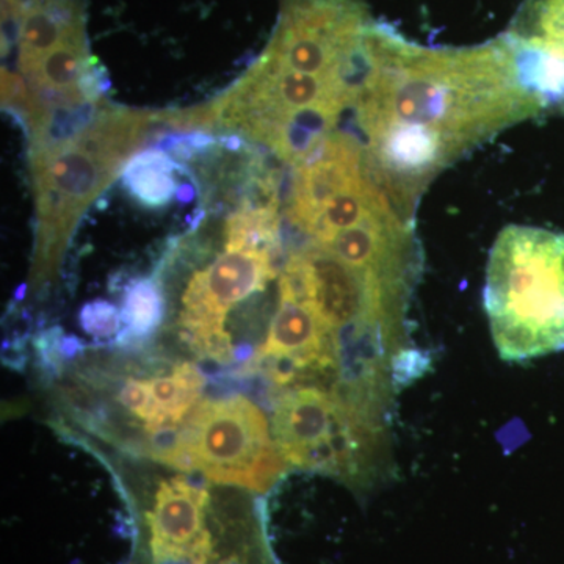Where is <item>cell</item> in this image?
<instances>
[{
	"mask_svg": "<svg viewBox=\"0 0 564 564\" xmlns=\"http://www.w3.org/2000/svg\"><path fill=\"white\" fill-rule=\"evenodd\" d=\"M351 109L375 177L413 221L440 174L507 129L541 117L500 36L432 47L377 21Z\"/></svg>",
	"mask_w": 564,
	"mask_h": 564,
	"instance_id": "6da1fadb",
	"label": "cell"
},
{
	"mask_svg": "<svg viewBox=\"0 0 564 564\" xmlns=\"http://www.w3.org/2000/svg\"><path fill=\"white\" fill-rule=\"evenodd\" d=\"M163 113L101 107L80 131L32 150L36 204L33 278L50 280L79 218L109 187Z\"/></svg>",
	"mask_w": 564,
	"mask_h": 564,
	"instance_id": "7a4b0ae2",
	"label": "cell"
},
{
	"mask_svg": "<svg viewBox=\"0 0 564 564\" xmlns=\"http://www.w3.org/2000/svg\"><path fill=\"white\" fill-rule=\"evenodd\" d=\"M484 304L503 361L564 350V234L510 225L486 265Z\"/></svg>",
	"mask_w": 564,
	"mask_h": 564,
	"instance_id": "3957f363",
	"label": "cell"
},
{
	"mask_svg": "<svg viewBox=\"0 0 564 564\" xmlns=\"http://www.w3.org/2000/svg\"><path fill=\"white\" fill-rule=\"evenodd\" d=\"M159 459L196 470L215 484L263 492L276 484L284 459L265 415L242 395L207 400L193 410Z\"/></svg>",
	"mask_w": 564,
	"mask_h": 564,
	"instance_id": "277c9868",
	"label": "cell"
},
{
	"mask_svg": "<svg viewBox=\"0 0 564 564\" xmlns=\"http://www.w3.org/2000/svg\"><path fill=\"white\" fill-rule=\"evenodd\" d=\"M273 434L285 463L340 477L369 473L380 444V426L358 389H291L274 410Z\"/></svg>",
	"mask_w": 564,
	"mask_h": 564,
	"instance_id": "5b68a950",
	"label": "cell"
},
{
	"mask_svg": "<svg viewBox=\"0 0 564 564\" xmlns=\"http://www.w3.org/2000/svg\"><path fill=\"white\" fill-rule=\"evenodd\" d=\"M408 295L313 242L289 254L280 280V299L310 307L337 337L350 329L372 333L380 340L393 336Z\"/></svg>",
	"mask_w": 564,
	"mask_h": 564,
	"instance_id": "8992f818",
	"label": "cell"
},
{
	"mask_svg": "<svg viewBox=\"0 0 564 564\" xmlns=\"http://www.w3.org/2000/svg\"><path fill=\"white\" fill-rule=\"evenodd\" d=\"M281 250H225L188 282L182 296V336L203 358L231 362L234 347L226 317L236 304L263 291L276 276Z\"/></svg>",
	"mask_w": 564,
	"mask_h": 564,
	"instance_id": "52a82bcc",
	"label": "cell"
},
{
	"mask_svg": "<svg viewBox=\"0 0 564 564\" xmlns=\"http://www.w3.org/2000/svg\"><path fill=\"white\" fill-rule=\"evenodd\" d=\"M541 115H564V0H522L500 35Z\"/></svg>",
	"mask_w": 564,
	"mask_h": 564,
	"instance_id": "ba28073f",
	"label": "cell"
},
{
	"mask_svg": "<svg viewBox=\"0 0 564 564\" xmlns=\"http://www.w3.org/2000/svg\"><path fill=\"white\" fill-rule=\"evenodd\" d=\"M248 364L265 367L276 384L296 383L339 367V337L310 307L280 299L269 336Z\"/></svg>",
	"mask_w": 564,
	"mask_h": 564,
	"instance_id": "9c48e42d",
	"label": "cell"
},
{
	"mask_svg": "<svg viewBox=\"0 0 564 564\" xmlns=\"http://www.w3.org/2000/svg\"><path fill=\"white\" fill-rule=\"evenodd\" d=\"M209 492L185 477L163 481L148 514L155 564H207L214 541L206 527Z\"/></svg>",
	"mask_w": 564,
	"mask_h": 564,
	"instance_id": "30bf717a",
	"label": "cell"
},
{
	"mask_svg": "<svg viewBox=\"0 0 564 564\" xmlns=\"http://www.w3.org/2000/svg\"><path fill=\"white\" fill-rule=\"evenodd\" d=\"M177 163L161 150L140 152L122 170V182L133 198L148 207L165 206L176 193Z\"/></svg>",
	"mask_w": 564,
	"mask_h": 564,
	"instance_id": "8fae6325",
	"label": "cell"
},
{
	"mask_svg": "<svg viewBox=\"0 0 564 564\" xmlns=\"http://www.w3.org/2000/svg\"><path fill=\"white\" fill-rule=\"evenodd\" d=\"M165 314L162 289L154 280L133 282L122 303L121 318L128 326V336L143 339L155 332Z\"/></svg>",
	"mask_w": 564,
	"mask_h": 564,
	"instance_id": "7c38bea8",
	"label": "cell"
},
{
	"mask_svg": "<svg viewBox=\"0 0 564 564\" xmlns=\"http://www.w3.org/2000/svg\"><path fill=\"white\" fill-rule=\"evenodd\" d=\"M82 325L93 336L109 337L117 333L121 315L109 303L96 302L87 304L82 311Z\"/></svg>",
	"mask_w": 564,
	"mask_h": 564,
	"instance_id": "4fadbf2b",
	"label": "cell"
}]
</instances>
